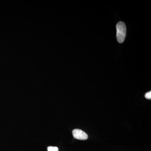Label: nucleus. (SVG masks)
I'll list each match as a JSON object with an SVG mask.
<instances>
[{
	"label": "nucleus",
	"instance_id": "2",
	"mask_svg": "<svg viewBox=\"0 0 151 151\" xmlns=\"http://www.w3.org/2000/svg\"><path fill=\"white\" fill-rule=\"evenodd\" d=\"M72 134L76 139L81 140L87 139L88 137V135L85 132L79 129L73 130L72 132Z\"/></svg>",
	"mask_w": 151,
	"mask_h": 151
},
{
	"label": "nucleus",
	"instance_id": "4",
	"mask_svg": "<svg viewBox=\"0 0 151 151\" xmlns=\"http://www.w3.org/2000/svg\"><path fill=\"white\" fill-rule=\"evenodd\" d=\"M145 97L147 98V99H149V100H150L151 99V91H150V92L146 93L145 94Z\"/></svg>",
	"mask_w": 151,
	"mask_h": 151
},
{
	"label": "nucleus",
	"instance_id": "1",
	"mask_svg": "<svg viewBox=\"0 0 151 151\" xmlns=\"http://www.w3.org/2000/svg\"><path fill=\"white\" fill-rule=\"evenodd\" d=\"M116 37L119 43H122L124 41L127 34V27L124 22H120L116 25Z\"/></svg>",
	"mask_w": 151,
	"mask_h": 151
},
{
	"label": "nucleus",
	"instance_id": "3",
	"mask_svg": "<svg viewBox=\"0 0 151 151\" xmlns=\"http://www.w3.org/2000/svg\"><path fill=\"white\" fill-rule=\"evenodd\" d=\"M47 151H59V150L57 147L50 146L47 147Z\"/></svg>",
	"mask_w": 151,
	"mask_h": 151
}]
</instances>
